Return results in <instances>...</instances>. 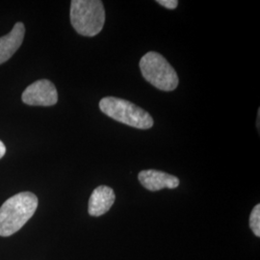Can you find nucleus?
I'll return each instance as SVG.
<instances>
[{
    "mask_svg": "<svg viewBox=\"0 0 260 260\" xmlns=\"http://www.w3.org/2000/svg\"><path fill=\"white\" fill-rule=\"evenodd\" d=\"M140 183L149 191H160L164 188L175 189L179 185V179L175 176L156 170H145L138 175Z\"/></svg>",
    "mask_w": 260,
    "mask_h": 260,
    "instance_id": "obj_6",
    "label": "nucleus"
},
{
    "mask_svg": "<svg viewBox=\"0 0 260 260\" xmlns=\"http://www.w3.org/2000/svg\"><path fill=\"white\" fill-rule=\"evenodd\" d=\"M100 109L115 121L138 129H149L153 125V119L149 114L134 103L115 96L103 98Z\"/></svg>",
    "mask_w": 260,
    "mask_h": 260,
    "instance_id": "obj_3",
    "label": "nucleus"
},
{
    "mask_svg": "<svg viewBox=\"0 0 260 260\" xmlns=\"http://www.w3.org/2000/svg\"><path fill=\"white\" fill-rule=\"evenodd\" d=\"M38 207L37 196L21 192L11 197L0 207V236L8 237L27 223Z\"/></svg>",
    "mask_w": 260,
    "mask_h": 260,
    "instance_id": "obj_1",
    "label": "nucleus"
},
{
    "mask_svg": "<svg viewBox=\"0 0 260 260\" xmlns=\"http://www.w3.org/2000/svg\"><path fill=\"white\" fill-rule=\"evenodd\" d=\"M5 153H6V147H5V145L0 141V159L5 155Z\"/></svg>",
    "mask_w": 260,
    "mask_h": 260,
    "instance_id": "obj_11",
    "label": "nucleus"
},
{
    "mask_svg": "<svg viewBox=\"0 0 260 260\" xmlns=\"http://www.w3.org/2000/svg\"><path fill=\"white\" fill-rule=\"evenodd\" d=\"M250 226L252 233L257 237L260 236V205H256L250 216Z\"/></svg>",
    "mask_w": 260,
    "mask_h": 260,
    "instance_id": "obj_9",
    "label": "nucleus"
},
{
    "mask_svg": "<svg viewBox=\"0 0 260 260\" xmlns=\"http://www.w3.org/2000/svg\"><path fill=\"white\" fill-rule=\"evenodd\" d=\"M105 10L100 0H73L71 23L75 31L85 37L96 36L104 26Z\"/></svg>",
    "mask_w": 260,
    "mask_h": 260,
    "instance_id": "obj_2",
    "label": "nucleus"
},
{
    "mask_svg": "<svg viewBox=\"0 0 260 260\" xmlns=\"http://www.w3.org/2000/svg\"><path fill=\"white\" fill-rule=\"evenodd\" d=\"M156 2H157L158 4L162 5L163 7L170 10L176 9L177 5H178V1L177 0H157Z\"/></svg>",
    "mask_w": 260,
    "mask_h": 260,
    "instance_id": "obj_10",
    "label": "nucleus"
},
{
    "mask_svg": "<svg viewBox=\"0 0 260 260\" xmlns=\"http://www.w3.org/2000/svg\"><path fill=\"white\" fill-rule=\"evenodd\" d=\"M25 27L22 22H17L9 34L0 38V65L8 61L21 46Z\"/></svg>",
    "mask_w": 260,
    "mask_h": 260,
    "instance_id": "obj_8",
    "label": "nucleus"
},
{
    "mask_svg": "<svg viewBox=\"0 0 260 260\" xmlns=\"http://www.w3.org/2000/svg\"><path fill=\"white\" fill-rule=\"evenodd\" d=\"M21 100L31 106H53L58 102V93L51 81L41 79L28 86Z\"/></svg>",
    "mask_w": 260,
    "mask_h": 260,
    "instance_id": "obj_5",
    "label": "nucleus"
},
{
    "mask_svg": "<svg viewBox=\"0 0 260 260\" xmlns=\"http://www.w3.org/2000/svg\"><path fill=\"white\" fill-rule=\"evenodd\" d=\"M139 65L143 77L156 89L164 92L177 89V72L160 53L149 51L141 58Z\"/></svg>",
    "mask_w": 260,
    "mask_h": 260,
    "instance_id": "obj_4",
    "label": "nucleus"
},
{
    "mask_svg": "<svg viewBox=\"0 0 260 260\" xmlns=\"http://www.w3.org/2000/svg\"><path fill=\"white\" fill-rule=\"evenodd\" d=\"M116 195L113 189L108 186L96 187L89 200L88 212L93 217H100L107 213L114 205Z\"/></svg>",
    "mask_w": 260,
    "mask_h": 260,
    "instance_id": "obj_7",
    "label": "nucleus"
}]
</instances>
